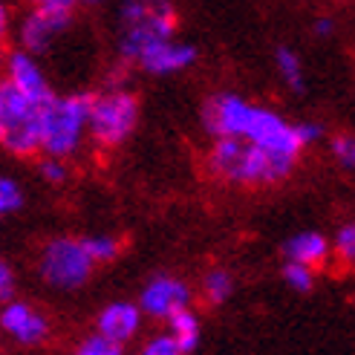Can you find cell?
I'll return each instance as SVG.
<instances>
[{"instance_id":"ba28073f","label":"cell","mask_w":355,"mask_h":355,"mask_svg":"<svg viewBox=\"0 0 355 355\" xmlns=\"http://www.w3.org/2000/svg\"><path fill=\"white\" fill-rule=\"evenodd\" d=\"M76 24V9H58V6H29L24 17L17 21L15 38L17 46L32 55H46L58 46L61 38H67V32Z\"/></svg>"},{"instance_id":"5b68a950","label":"cell","mask_w":355,"mask_h":355,"mask_svg":"<svg viewBox=\"0 0 355 355\" xmlns=\"http://www.w3.org/2000/svg\"><path fill=\"white\" fill-rule=\"evenodd\" d=\"M141 116V101L124 84H110L107 90L93 93L90 116H87V139L101 150H116L128 141Z\"/></svg>"},{"instance_id":"ac0fdd59","label":"cell","mask_w":355,"mask_h":355,"mask_svg":"<svg viewBox=\"0 0 355 355\" xmlns=\"http://www.w3.org/2000/svg\"><path fill=\"white\" fill-rule=\"evenodd\" d=\"M329 254L341 269H352L355 263V223H341L329 237Z\"/></svg>"},{"instance_id":"9c48e42d","label":"cell","mask_w":355,"mask_h":355,"mask_svg":"<svg viewBox=\"0 0 355 355\" xmlns=\"http://www.w3.org/2000/svg\"><path fill=\"white\" fill-rule=\"evenodd\" d=\"M0 335L17 347H41L52 335V321L29 300L9 297L0 304Z\"/></svg>"},{"instance_id":"4316f807","label":"cell","mask_w":355,"mask_h":355,"mask_svg":"<svg viewBox=\"0 0 355 355\" xmlns=\"http://www.w3.org/2000/svg\"><path fill=\"white\" fill-rule=\"evenodd\" d=\"M15 289H17V277H15V269L0 257V304H6L9 297H15Z\"/></svg>"},{"instance_id":"3957f363","label":"cell","mask_w":355,"mask_h":355,"mask_svg":"<svg viewBox=\"0 0 355 355\" xmlns=\"http://www.w3.org/2000/svg\"><path fill=\"white\" fill-rule=\"evenodd\" d=\"M180 12L173 0H119L116 12V58L124 67H136L139 55L150 44L176 35Z\"/></svg>"},{"instance_id":"4fadbf2b","label":"cell","mask_w":355,"mask_h":355,"mask_svg":"<svg viewBox=\"0 0 355 355\" xmlns=\"http://www.w3.org/2000/svg\"><path fill=\"white\" fill-rule=\"evenodd\" d=\"M141 324H145V315L136 300H113L96 315V332L121 347L136 338Z\"/></svg>"},{"instance_id":"2e32d148","label":"cell","mask_w":355,"mask_h":355,"mask_svg":"<svg viewBox=\"0 0 355 355\" xmlns=\"http://www.w3.org/2000/svg\"><path fill=\"white\" fill-rule=\"evenodd\" d=\"M275 69L280 81L289 87L292 93H304L306 90V76H304V61H300V55L292 49V46H277L275 49Z\"/></svg>"},{"instance_id":"4dcf8cb0","label":"cell","mask_w":355,"mask_h":355,"mask_svg":"<svg viewBox=\"0 0 355 355\" xmlns=\"http://www.w3.org/2000/svg\"><path fill=\"white\" fill-rule=\"evenodd\" d=\"M110 0H81V6H107Z\"/></svg>"},{"instance_id":"603a6c76","label":"cell","mask_w":355,"mask_h":355,"mask_svg":"<svg viewBox=\"0 0 355 355\" xmlns=\"http://www.w3.org/2000/svg\"><path fill=\"white\" fill-rule=\"evenodd\" d=\"M38 173L46 185H64L69 180V162L58 156H44L38 159Z\"/></svg>"},{"instance_id":"5bb4252c","label":"cell","mask_w":355,"mask_h":355,"mask_svg":"<svg viewBox=\"0 0 355 355\" xmlns=\"http://www.w3.org/2000/svg\"><path fill=\"white\" fill-rule=\"evenodd\" d=\"M283 257L309 266V269L321 272L332 263L329 254V237L324 232H315V228H306V232H295L286 243H283Z\"/></svg>"},{"instance_id":"cb8c5ba5","label":"cell","mask_w":355,"mask_h":355,"mask_svg":"<svg viewBox=\"0 0 355 355\" xmlns=\"http://www.w3.org/2000/svg\"><path fill=\"white\" fill-rule=\"evenodd\" d=\"M73 355H124V347L121 344H113L107 338H101L98 332H90L84 341H78V347H76Z\"/></svg>"},{"instance_id":"6da1fadb","label":"cell","mask_w":355,"mask_h":355,"mask_svg":"<svg viewBox=\"0 0 355 355\" xmlns=\"http://www.w3.org/2000/svg\"><path fill=\"white\" fill-rule=\"evenodd\" d=\"M202 128L211 139L234 136V139L252 141L263 153H269L292 168H297L300 156L306 150L295 136V121H289L286 116L272 107L252 104L245 96L232 93V90H223L205 98Z\"/></svg>"},{"instance_id":"e0dca14e","label":"cell","mask_w":355,"mask_h":355,"mask_svg":"<svg viewBox=\"0 0 355 355\" xmlns=\"http://www.w3.org/2000/svg\"><path fill=\"white\" fill-rule=\"evenodd\" d=\"M200 295L208 300L211 306H223L225 300H232L234 295V275L228 269H208L200 280Z\"/></svg>"},{"instance_id":"f546056e","label":"cell","mask_w":355,"mask_h":355,"mask_svg":"<svg viewBox=\"0 0 355 355\" xmlns=\"http://www.w3.org/2000/svg\"><path fill=\"white\" fill-rule=\"evenodd\" d=\"M29 6H58V9H76L81 0H26Z\"/></svg>"},{"instance_id":"7a4b0ae2","label":"cell","mask_w":355,"mask_h":355,"mask_svg":"<svg viewBox=\"0 0 355 355\" xmlns=\"http://www.w3.org/2000/svg\"><path fill=\"white\" fill-rule=\"evenodd\" d=\"M205 171L211 180H217L223 185H237V188L277 185L295 173L292 165L263 153L252 141L234 139V136H220L211 141V148L205 153Z\"/></svg>"},{"instance_id":"7c38bea8","label":"cell","mask_w":355,"mask_h":355,"mask_svg":"<svg viewBox=\"0 0 355 355\" xmlns=\"http://www.w3.org/2000/svg\"><path fill=\"white\" fill-rule=\"evenodd\" d=\"M197 61H200V49L193 44L176 41V38H165V41L150 44L145 52H141L136 67L145 76L168 78V76H176V73H185V69H191Z\"/></svg>"},{"instance_id":"30bf717a","label":"cell","mask_w":355,"mask_h":355,"mask_svg":"<svg viewBox=\"0 0 355 355\" xmlns=\"http://www.w3.org/2000/svg\"><path fill=\"white\" fill-rule=\"evenodd\" d=\"M136 304H139L141 315L150 318V321H165V318L173 315L176 309H185L193 304V289L182 277L159 272V275L148 277Z\"/></svg>"},{"instance_id":"7402d4cb","label":"cell","mask_w":355,"mask_h":355,"mask_svg":"<svg viewBox=\"0 0 355 355\" xmlns=\"http://www.w3.org/2000/svg\"><path fill=\"white\" fill-rule=\"evenodd\" d=\"M329 153L341 171L347 173L355 171V136L352 133H335L329 139Z\"/></svg>"},{"instance_id":"83f0119b","label":"cell","mask_w":355,"mask_h":355,"mask_svg":"<svg viewBox=\"0 0 355 355\" xmlns=\"http://www.w3.org/2000/svg\"><path fill=\"white\" fill-rule=\"evenodd\" d=\"M15 17H12V6H9V0H0V46H6L9 41V35H12V24Z\"/></svg>"},{"instance_id":"ffe728a7","label":"cell","mask_w":355,"mask_h":355,"mask_svg":"<svg viewBox=\"0 0 355 355\" xmlns=\"http://www.w3.org/2000/svg\"><path fill=\"white\" fill-rule=\"evenodd\" d=\"M280 277H283V283H286L292 292L306 295V292L315 289V277H318V272L309 269V266H300V263L286 260V263H283V269H280Z\"/></svg>"},{"instance_id":"277c9868","label":"cell","mask_w":355,"mask_h":355,"mask_svg":"<svg viewBox=\"0 0 355 355\" xmlns=\"http://www.w3.org/2000/svg\"><path fill=\"white\" fill-rule=\"evenodd\" d=\"M93 93H55L41 107V130H38V156L76 159L87 148V116H90Z\"/></svg>"},{"instance_id":"44dd1931","label":"cell","mask_w":355,"mask_h":355,"mask_svg":"<svg viewBox=\"0 0 355 355\" xmlns=\"http://www.w3.org/2000/svg\"><path fill=\"white\" fill-rule=\"evenodd\" d=\"M24 202H26V197H24V188L17 185V180L0 173V217H9L15 211H21Z\"/></svg>"},{"instance_id":"8fae6325","label":"cell","mask_w":355,"mask_h":355,"mask_svg":"<svg viewBox=\"0 0 355 355\" xmlns=\"http://www.w3.org/2000/svg\"><path fill=\"white\" fill-rule=\"evenodd\" d=\"M3 76L17 93H24L26 98L38 101V104H46L52 96H55V90H52V81L46 76V69L41 64L38 55H32V52H24L21 46L6 52L3 55Z\"/></svg>"},{"instance_id":"1f68e13d","label":"cell","mask_w":355,"mask_h":355,"mask_svg":"<svg viewBox=\"0 0 355 355\" xmlns=\"http://www.w3.org/2000/svg\"><path fill=\"white\" fill-rule=\"evenodd\" d=\"M3 55H6V46H0V67H3Z\"/></svg>"},{"instance_id":"f1b7e54d","label":"cell","mask_w":355,"mask_h":355,"mask_svg":"<svg viewBox=\"0 0 355 355\" xmlns=\"http://www.w3.org/2000/svg\"><path fill=\"white\" fill-rule=\"evenodd\" d=\"M335 17H329V15H324V17H315L312 21V32H315V38H332L335 35Z\"/></svg>"},{"instance_id":"9a60e30c","label":"cell","mask_w":355,"mask_h":355,"mask_svg":"<svg viewBox=\"0 0 355 355\" xmlns=\"http://www.w3.org/2000/svg\"><path fill=\"white\" fill-rule=\"evenodd\" d=\"M165 327H168V335L173 338V344L180 347L182 355H193L202 341V321L200 315L193 312L191 306L185 309H176L173 315L165 318Z\"/></svg>"},{"instance_id":"d4e9b609","label":"cell","mask_w":355,"mask_h":355,"mask_svg":"<svg viewBox=\"0 0 355 355\" xmlns=\"http://www.w3.org/2000/svg\"><path fill=\"white\" fill-rule=\"evenodd\" d=\"M295 136L304 148H312V145H318V141L327 139V128L315 119H304V121H295Z\"/></svg>"},{"instance_id":"8992f818","label":"cell","mask_w":355,"mask_h":355,"mask_svg":"<svg viewBox=\"0 0 355 355\" xmlns=\"http://www.w3.org/2000/svg\"><path fill=\"white\" fill-rule=\"evenodd\" d=\"M44 104L26 98L0 76V148L15 159L38 156V130H41Z\"/></svg>"},{"instance_id":"52a82bcc","label":"cell","mask_w":355,"mask_h":355,"mask_svg":"<svg viewBox=\"0 0 355 355\" xmlns=\"http://www.w3.org/2000/svg\"><path fill=\"white\" fill-rule=\"evenodd\" d=\"M96 263L81 245V237L58 234L41 245L38 254V277L55 292H78L90 283Z\"/></svg>"},{"instance_id":"484cf974","label":"cell","mask_w":355,"mask_h":355,"mask_svg":"<svg viewBox=\"0 0 355 355\" xmlns=\"http://www.w3.org/2000/svg\"><path fill=\"white\" fill-rule=\"evenodd\" d=\"M139 355H182V352H180V347L173 344V338L168 332H156L145 344H141Z\"/></svg>"},{"instance_id":"d6986e66","label":"cell","mask_w":355,"mask_h":355,"mask_svg":"<svg viewBox=\"0 0 355 355\" xmlns=\"http://www.w3.org/2000/svg\"><path fill=\"white\" fill-rule=\"evenodd\" d=\"M81 245L87 248V254L96 266L101 263H113L121 254V240L116 234H87L81 237Z\"/></svg>"}]
</instances>
